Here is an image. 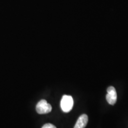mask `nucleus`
<instances>
[{
	"mask_svg": "<svg viewBox=\"0 0 128 128\" xmlns=\"http://www.w3.org/2000/svg\"><path fill=\"white\" fill-rule=\"evenodd\" d=\"M74 100L71 96L64 95L60 101V108L65 113H68L73 108Z\"/></svg>",
	"mask_w": 128,
	"mask_h": 128,
	"instance_id": "obj_1",
	"label": "nucleus"
},
{
	"mask_svg": "<svg viewBox=\"0 0 128 128\" xmlns=\"http://www.w3.org/2000/svg\"><path fill=\"white\" fill-rule=\"evenodd\" d=\"M36 110L40 114H47L52 111V106L45 100H41L37 104Z\"/></svg>",
	"mask_w": 128,
	"mask_h": 128,
	"instance_id": "obj_2",
	"label": "nucleus"
},
{
	"mask_svg": "<svg viewBox=\"0 0 128 128\" xmlns=\"http://www.w3.org/2000/svg\"><path fill=\"white\" fill-rule=\"evenodd\" d=\"M108 94L106 95V100L110 104L114 105L117 101V92L116 89L113 86L108 87Z\"/></svg>",
	"mask_w": 128,
	"mask_h": 128,
	"instance_id": "obj_3",
	"label": "nucleus"
},
{
	"mask_svg": "<svg viewBox=\"0 0 128 128\" xmlns=\"http://www.w3.org/2000/svg\"><path fill=\"white\" fill-rule=\"evenodd\" d=\"M88 116L86 114L81 115L76 121L74 128H85L88 123Z\"/></svg>",
	"mask_w": 128,
	"mask_h": 128,
	"instance_id": "obj_4",
	"label": "nucleus"
},
{
	"mask_svg": "<svg viewBox=\"0 0 128 128\" xmlns=\"http://www.w3.org/2000/svg\"><path fill=\"white\" fill-rule=\"evenodd\" d=\"M42 128H56V126L55 125H54V124H44Z\"/></svg>",
	"mask_w": 128,
	"mask_h": 128,
	"instance_id": "obj_5",
	"label": "nucleus"
}]
</instances>
